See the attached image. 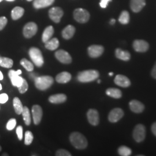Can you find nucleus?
<instances>
[{
  "label": "nucleus",
  "instance_id": "f257e3e1",
  "mask_svg": "<svg viewBox=\"0 0 156 156\" xmlns=\"http://www.w3.org/2000/svg\"><path fill=\"white\" fill-rule=\"evenodd\" d=\"M69 140L74 147L77 149H84L87 147V140L83 134L74 132L70 135Z\"/></svg>",
  "mask_w": 156,
  "mask_h": 156
},
{
  "label": "nucleus",
  "instance_id": "f03ea898",
  "mask_svg": "<svg viewBox=\"0 0 156 156\" xmlns=\"http://www.w3.org/2000/svg\"><path fill=\"white\" fill-rule=\"evenodd\" d=\"M100 76L98 71L94 69L86 70L79 73L77 76L78 81L82 83H88L94 81Z\"/></svg>",
  "mask_w": 156,
  "mask_h": 156
},
{
  "label": "nucleus",
  "instance_id": "7ed1b4c3",
  "mask_svg": "<svg viewBox=\"0 0 156 156\" xmlns=\"http://www.w3.org/2000/svg\"><path fill=\"white\" fill-rule=\"evenodd\" d=\"M35 85L38 89L46 90L49 89L53 84V78L50 76H37L34 79Z\"/></svg>",
  "mask_w": 156,
  "mask_h": 156
},
{
  "label": "nucleus",
  "instance_id": "20e7f679",
  "mask_svg": "<svg viewBox=\"0 0 156 156\" xmlns=\"http://www.w3.org/2000/svg\"><path fill=\"white\" fill-rule=\"evenodd\" d=\"M29 56L34 64L38 67H41L44 63V60L41 51L37 48H31L29 50Z\"/></svg>",
  "mask_w": 156,
  "mask_h": 156
},
{
  "label": "nucleus",
  "instance_id": "39448f33",
  "mask_svg": "<svg viewBox=\"0 0 156 156\" xmlns=\"http://www.w3.org/2000/svg\"><path fill=\"white\" fill-rule=\"evenodd\" d=\"M74 19L80 23H85L88 22L90 19L89 12L82 8H78L73 12Z\"/></svg>",
  "mask_w": 156,
  "mask_h": 156
},
{
  "label": "nucleus",
  "instance_id": "423d86ee",
  "mask_svg": "<svg viewBox=\"0 0 156 156\" xmlns=\"http://www.w3.org/2000/svg\"><path fill=\"white\" fill-rule=\"evenodd\" d=\"M22 72L20 69H19L17 71L12 69L9 71L8 75L11 79L12 84L13 86L19 87L22 85L24 79L19 76L22 74Z\"/></svg>",
  "mask_w": 156,
  "mask_h": 156
},
{
  "label": "nucleus",
  "instance_id": "0eeeda50",
  "mask_svg": "<svg viewBox=\"0 0 156 156\" xmlns=\"http://www.w3.org/2000/svg\"><path fill=\"white\" fill-rule=\"evenodd\" d=\"M146 128L142 124H138L135 126L133 131V137L136 142L140 143L145 140Z\"/></svg>",
  "mask_w": 156,
  "mask_h": 156
},
{
  "label": "nucleus",
  "instance_id": "6e6552de",
  "mask_svg": "<svg viewBox=\"0 0 156 156\" xmlns=\"http://www.w3.org/2000/svg\"><path fill=\"white\" fill-rule=\"evenodd\" d=\"M37 30L38 27L35 23H28L23 28L24 36L27 38H30L36 34Z\"/></svg>",
  "mask_w": 156,
  "mask_h": 156
},
{
  "label": "nucleus",
  "instance_id": "1a4fd4ad",
  "mask_svg": "<svg viewBox=\"0 0 156 156\" xmlns=\"http://www.w3.org/2000/svg\"><path fill=\"white\" fill-rule=\"evenodd\" d=\"M124 115V113L121 108H116L112 109L108 115V120L111 123H116L119 121Z\"/></svg>",
  "mask_w": 156,
  "mask_h": 156
},
{
  "label": "nucleus",
  "instance_id": "9d476101",
  "mask_svg": "<svg viewBox=\"0 0 156 156\" xmlns=\"http://www.w3.org/2000/svg\"><path fill=\"white\" fill-rule=\"evenodd\" d=\"M56 58L63 64H70L72 62V57L65 50H59L55 53Z\"/></svg>",
  "mask_w": 156,
  "mask_h": 156
},
{
  "label": "nucleus",
  "instance_id": "9b49d317",
  "mask_svg": "<svg viewBox=\"0 0 156 156\" xmlns=\"http://www.w3.org/2000/svg\"><path fill=\"white\" fill-rule=\"evenodd\" d=\"M49 15L51 20L58 23L60 22L62 16H63V11L59 7H53L49 10Z\"/></svg>",
  "mask_w": 156,
  "mask_h": 156
},
{
  "label": "nucleus",
  "instance_id": "f8f14e48",
  "mask_svg": "<svg viewBox=\"0 0 156 156\" xmlns=\"http://www.w3.org/2000/svg\"><path fill=\"white\" fill-rule=\"evenodd\" d=\"M104 51V48L101 45H91L88 48V53L92 58H97L101 56Z\"/></svg>",
  "mask_w": 156,
  "mask_h": 156
},
{
  "label": "nucleus",
  "instance_id": "ddd939ff",
  "mask_svg": "<svg viewBox=\"0 0 156 156\" xmlns=\"http://www.w3.org/2000/svg\"><path fill=\"white\" fill-rule=\"evenodd\" d=\"M32 115L33 118L34 123L36 125L39 124L41 122L43 115V111L42 108L38 105H34L32 108Z\"/></svg>",
  "mask_w": 156,
  "mask_h": 156
},
{
  "label": "nucleus",
  "instance_id": "4468645a",
  "mask_svg": "<svg viewBox=\"0 0 156 156\" xmlns=\"http://www.w3.org/2000/svg\"><path fill=\"white\" fill-rule=\"evenodd\" d=\"M87 117L88 121L92 126H97L100 122V117L98 112L93 109H89L87 113Z\"/></svg>",
  "mask_w": 156,
  "mask_h": 156
},
{
  "label": "nucleus",
  "instance_id": "2eb2a0df",
  "mask_svg": "<svg viewBox=\"0 0 156 156\" xmlns=\"http://www.w3.org/2000/svg\"><path fill=\"white\" fill-rule=\"evenodd\" d=\"M133 48L136 51L143 53L149 49V45L144 40L136 39L133 42Z\"/></svg>",
  "mask_w": 156,
  "mask_h": 156
},
{
  "label": "nucleus",
  "instance_id": "dca6fc26",
  "mask_svg": "<svg viewBox=\"0 0 156 156\" xmlns=\"http://www.w3.org/2000/svg\"><path fill=\"white\" fill-rule=\"evenodd\" d=\"M114 82L117 86L126 88L131 85V82L127 76L123 75H117L114 80Z\"/></svg>",
  "mask_w": 156,
  "mask_h": 156
},
{
  "label": "nucleus",
  "instance_id": "f3484780",
  "mask_svg": "<svg viewBox=\"0 0 156 156\" xmlns=\"http://www.w3.org/2000/svg\"><path fill=\"white\" fill-rule=\"evenodd\" d=\"M129 106L131 111L136 113H140L142 112L145 109L144 105L142 102L135 100L131 101L129 103Z\"/></svg>",
  "mask_w": 156,
  "mask_h": 156
},
{
  "label": "nucleus",
  "instance_id": "a211bd4d",
  "mask_svg": "<svg viewBox=\"0 0 156 156\" xmlns=\"http://www.w3.org/2000/svg\"><path fill=\"white\" fill-rule=\"evenodd\" d=\"M145 5V0H131L130 2L131 10L135 13L140 11Z\"/></svg>",
  "mask_w": 156,
  "mask_h": 156
},
{
  "label": "nucleus",
  "instance_id": "6ab92c4d",
  "mask_svg": "<svg viewBox=\"0 0 156 156\" xmlns=\"http://www.w3.org/2000/svg\"><path fill=\"white\" fill-rule=\"evenodd\" d=\"M71 79V75L68 72H62L58 74L56 77V82L58 83H67Z\"/></svg>",
  "mask_w": 156,
  "mask_h": 156
},
{
  "label": "nucleus",
  "instance_id": "aec40b11",
  "mask_svg": "<svg viewBox=\"0 0 156 156\" xmlns=\"http://www.w3.org/2000/svg\"><path fill=\"white\" fill-rule=\"evenodd\" d=\"M67 100V96L64 94H57L51 95L49 101L52 104H61Z\"/></svg>",
  "mask_w": 156,
  "mask_h": 156
},
{
  "label": "nucleus",
  "instance_id": "412c9836",
  "mask_svg": "<svg viewBox=\"0 0 156 156\" xmlns=\"http://www.w3.org/2000/svg\"><path fill=\"white\" fill-rule=\"evenodd\" d=\"M115 55L117 58L125 62L129 60L131 58V55L128 51L122 50L119 48L117 49L115 51Z\"/></svg>",
  "mask_w": 156,
  "mask_h": 156
},
{
  "label": "nucleus",
  "instance_id": "4be33fe9",
  "mask_svg": "<svg viewBox=\"0 0 156 156\" xmlns=\"http://www.w3.org/2000/svg\"><path fill=\"white\" fill-rule=\"evenodd\" d=\"M75 33V28L72 25H68L62 31V36L66 39H71Z\"/></svg>",
  "mask_w": 156,
  "mask_h": 156
},
{
  "label": "nucleus",
  "instance_id": "5701e85b",
  "mask_svg": "<svg viewBox=\"0 0 156 156\" xmlns=\"http://www.w3.org/2000/svg\"><path fill=\"white\" fill-rule=\"evenodd\" d=\"M54 1L55 0H35L34 1V6L37 9L46 8L51 5Z\"/></svg>",
  "mask_w": 156,
  "mask_h": 156
},
{
  "label": "nucleus",
  "instance_id": "b1692460",
  "mask_svg": "<svg viewBox=\"0 0 156 156\" xmlns=\"http://www.w3.org/2000/svg\"><path fill=\"white\" fill-rule=\"evenodd\" d=\"M53 34H54L53 27L51 26L47 27L45 28L44 33L42 34V41L44 43H46L47 41H48L49 39H51Z\"/></svg>",
  "mask_w": 156,
  "mask_h": 156
},
{
  "label": "nucleus",
  "instance_id": "393cba45",
  "mask_svg": "<svg viewBox=\"0 0 156 156\" xmlns=\"http://www.w3.org/2000/svg\"><path fill=\"white\" fill-rule=\"evenodd\" d=\"M106 95L113 98H120L122 97L121 90L116 88H109L106 90Z\"/></svg>",
  "mask_w": 156,
  "mask_h": 156
},
{
  "label": "nucleus",
  "instance_id": "a878e982",
  "mask_svg": "<svg viewBox=\"0 0 156 156\" xmlns=\"http://www.w3.org/2000/svg\"><path fill=\"white\" fill-rule=\"evenodd\" d=\"M59 46V41L56 38L50 39L45 43V48L50 50H55Z\"/></svg>",
  "mask_w": 156,
  "mask_h": 156
},
{
  "label": "nucleus",
  "instance_id": "bb28decb",
  "mask_svg": "<svg viewBox=\"0 0 156 156\" xmlns=\"http://www.w3.org/2000/svg\"><path fill=\"white\" fill-rule=\"evenodd\" d=\"M24 13V9L20 6H16L13 8V9L12 11L11 17L12 18L16 20L20 19Z\"/></svg>",
  "mask_w": 156,
  "mask_h": 156
},
{
  "label": "nucleus",
  "instance_id": "cd10ccee",
  "mask_svg": "<svg viewBox=\"0 0 156 156\" xmlns=\"http://www.w3.org/2000/svg\"><path fill=\"white\" fill-rule=\"evenodd\" d=\"M13 107H14L15 112L17 114V115L22 114L23 106L22 104V102L20 101V99L18 97H15L13 98Z\"/></svg>",
  "mask_w": 156,
  "mask_h": 156
},
{
  "label": "nucleus",
  "instance_id": "c85d7f7f",
  "mask_svg": "<svg viewBox=\"0 0 156 156\" xmlns=\"http://www.w3.org/2000/svg\"><path fill=\"white\" fill-rule=\"evenodd\" d=\"M22 114L23 117V119H24L25 124L27 126L30 125L31 122V115H30V111H29V109H28V108L27 106H23Z\"/></svg>",
  "mask_w": 156,
  "mask_h": 156
},
{
  "label": "nucleus",
  "instance_id": "c756f323",
  "mask_svg": "<svg viewBox=\"0 0 156 156\" xmlns=\"http://www.w3.org/2000/svg\"><path fill=\"white\" fill-rule=\"evenodd\" d=\"M13 60L8 57H0V66L6 68H10L13 66Z\"/></svg>",
  "mask_w": 156,
  "mask_h": 156
},
{
  "label": "nucleus",
  "instance_id": "7c9ffc66",
  "mask_svg": "<svg viewBox=\"0 0 156 156\" xmlns=\"http://www.w3.org/2000/svg\"><path fill=\"white\" fill-rule=\"evenodd\" d=\"M118 153L120 156H129L131 154L132 151L127 146H122L118 149Z\"/></svg>",
  "mask_w": 156,
  "mask_h": 156
},
{
  "label": "nucleus",
  "instance_id": "2f4dec72",
  "mask_svg": "<svg viewBox=\"0 0 156 156\" xmlns=\"http://www.w3.org/2000/svg\"><path fill=\"white\" fill-rule=\"evenodd\" d=\"M119 22L122 24H127L129 22V15L127 11H124L122 12L119 18Z\"/></svg>",
  "mask_w": 156,
  "mask_h": 156
},
{
  "label": "nucleus",
  "instance_id": "473e14b6",
  "mask_svg": "<svg viewBox=\"0 0 156 156\" xmlns=\"http://www.w3.org/2000/svg\"><path fill=\"white\" fill-rule=\"evenodd\" d=\"M20 64L28 72L33 71L34 65L31 62L28 61V60L26 58H23L20 61Z\"/></svg>",
  "mask_w": 156,
  "mask_h": 156
},
{
  "label": "nucleus",
  "instance_id": "72a5a7b5",
  "mask_svg": "<svg viewBox=\"0 0 156 156\" xmlns=\"http://www.w3.org/2000/svg\"><path fill=\"white\" fill-rule=\"evenodd\" d=\"M33 139L34 136L33 133L30 131H27L25 133V139H24L25 145H31L33 141Z\"/></svg>",
  "mask_w": 156,
  "mask_h": 156
},
{
  "label": "nucleus",
  "instance_id": "f704fd0d",
  "mask_svg": "<svg viewBox=\"0 0 156 156\" xmlns=\"http://www.w3.org/2000/svg\"><path fill=\"white\" fill-rule=\"evenodd\" d=\"M19 91L21 94H24V93H26L28 89V84L27 83V82L24 79H23V82L22 85L18 87Z\"/></svg>",
  "mask_w": 156,
  "mask_h": 156
},
{
  "label": "nucleus",
  "instance_id": "c9c22d12",
  "mask_svg": "<svg viewBox=\"0 0 156 156\" xmlns=\"http://www.w3.org/2000/svg\"><path fill=\"white\" fill-rule=\"evenodd\" d=\"M16 125V120L15 119H10L6 124V129L9 131L13 129Z\"/></svg>",
  "mask_w": 156,
  "mask_h": 156
},
{
  "label": "nucleus",
  "instance_id": "e433bc0d",
  "mask_svg": "<svg viewBox=\"0 0 156 156\" xmlns=\"http://www.w3.org/2000/svg\"><path fill=\"white\" fill-rule=\"evenodd\" d=\"M57 156H71V154L65 149H59L56 153Z\"/></svg>",
  "mask_w": 156,
  "mask_h": 156
},
{
  "label": "nucleus",
  "instance_id": "4c0bfd02",
  "mask_svg": "<svg viewBox=\"0 0 156 156\" xmlns=\"http://www.w3.org/2000/svg\"><path fill=\"white\" fill-rule=\"evenodd\" d=\"M8 22V20L5 17H0V31L2 30L5 27Z\"/></svg>",
  "mask_w": 156,
  "mask_h": 156
},
{
  "label": "nucleus",
  "instance_id": "58836bf2",
  "mask_svg": "<svg viewBox=\"0 0 156 156\" xmlns=\"http://www.w3.org/2000/svg\"><path fill=\"white\" fill-rule=\"evenodd\" d=\"M16 134L18 139L21 140L23 139V127L21 126H18L16 128Z\"/></svg>",
  "mask_w": 156,
  "mask_h": 156
},
{
  "label": "nucleus",
  "instance_id": "ea45409f",
  "mask_svg": "<svg viewBox=\"0 0 156 156\" xmlns=\"http://www.w3.org/2000/svg\"><path fill=\"white\" fill-rule=\"evenodd\" d=\"M8 100V96L5 93H3L0 94V103L5 104L7 101Z\"/></svg>",
  "mask_w": 156,
  "mask_h": 156
},
{
  "label": "nucleus",
  "instance_id": "a19ab883",
  "mask_svg": "<svg viewBox=\"0 0 156 156\" xmlns=\"http://www.w3.org/2000/svg\"><path fill=\"white\" fill-rule=\"evenodd\" d=\"M111 1L112 0H101L100 3L101 7L102 8H105L108 6L109 2Z\"/></svg>",
  "mask_w": 156,
  "mask_h": 156
},
{
  "label": "nucleus",
  "instance_id": "79ce46f5",
  "mask_svg": "<svg viewBox=\"0 0 156 156\" xmlns=\"http://www.w3.org/2000/svg\"><path fill=\"white\" fill-rule=\"evenodd\" d=\"M151 129L153 134H154L156 136V122L152 124Z\"/></svg>",
  "mask_w": 156,
  "mask_h": 156
},
{
  "label": "nucleus",
  "instance_id": "37998d69",
  "mask_svg": "<svg viewBox=\"0 0 156 156\" xmlns=\"http://www.w3.org/2000/svg\"><path fill=\"white\" fill-rule=\"evenodd\" d=\"M151 76H153V78L156 79V62L154 66L153 67V69H152V71H151Z\"/></svg>",
  "mask_w": 156,
  "mask_h": 156
},
{
  "label": "nucleus",
  "instance_id": "c03bdc74",
  "mask_svg": "<svg viewBox=\"0 0 156 156\" xmlns=\"http://www.w3.org/2000/svg\"><path fill=\"white\" fill-rule=\"evenodd\" d=\"M115 22H116V20L114 19H111V22H110V23H111V24L113 25V24H114L115 23Z\"/></svg>",
  "mask_w": 156,
  "mask_h": 156
},
{
  "label": "nucleus",
  "instance_id": "a18cd8bd",
  "mask_svg": "<svg viewBox=\"0 0 156 156\" xmlns=\"http://www.w3.org/2000/svg\"><path fill=\"white\" fill-rule=\"evenodd\" d=\"M3 78H4L3 74H2V73H1V71H0V80H2V79H3Z\"/></svg>",
  "mask_w": 156,
  "mask_h": 156
},
{
  "label": "nucleus",
  "instance_id": "49530a36",
  "mask_svg": "<svg viewBox=\"0 0 156 156\" xmlns=\"http://www.w3.org/2000/svg\"><path fill=\"white\" fill-rule=\"evenodd\" d=\"M109 76H113V73H109Z\"/></svg>",
  "mask_w": 156,
  "mask_h": 156
},
{
  "label": "nucleus",
  "instance_id": "de8ad7c7",
  "mask_svg": "<svg viewBox=\"0 0 156 156\" xmlns=\"http://www.w3.org/2000/svg\"><path fill=\"white\" fill-rule=\"evenodd\" d=\"M2 156H8V154H7V153H4L3 154H2Z\"/></svg>",
  "mask_w": 156,
  "mask_h": 156
},
{
  "label": "nucleus",
  "instance_id": "09e8293b",
  "mask_svg": "<svg viewBox=\"0 0 156 156\" xmlns=\"http://www.w3.org/2000/svg\"><path fill=\"white\" fill-rule=\"evenodd\" d=\"M97 82H98V83H101L100 80H97Z\"/></svg>",
  "mask_w": 156,
  "mask_h": 156
},
{
  "label": "nucleus",
  "instance_id": "8fccbe9b",
  "mask_svg": "<svg viewBox=\"0 0 156 156\" xmlns=\"http://www.w3.org/2000/svg\"><path fill=\"white\" fill-rule=\"evenodd\" d=\"M2 90V86H1V84L0 83V90Z\"/></svg>",
  "mask_w": 156,
  "mask_h": 156
},
{
  "label": "nucleus",
  "instance_id": "3c124183",
  "mask_svg": "<svg viewBox=\"0 0 156 156\" xmlns=\"http://www.w3.org/2000/svg\"><path fill=\"white\" fill-rule=\"evenodd\" d=\"M6 1H13L15 0H6Z\"/></svg>",
  "mask_w": 156,
  "mask_h": 156
},
{
  "label": "nucleus",
  "instance_id": "603ef678",
  "mask_svg": "<svg viewBox=\"0 0 156 156\" xmlns=\"http://www.w3.org/2000/svg\"><path fill=\"white\" fill-rule=\"evenodd\" d=\"M1 149H1V146H0V151H1Z\"/></svg>",
  "mask_w": 156,
  "mask_h": 156
},
{
  "label": "nucleus",
  "instance_id": "864d4df0",
  "mask_svg": "<svg viewBox=\"0 0 156 156\" xmlns=\"http://www.w3.org/2000/svg\"><path fill=\"white\" fill-rule=\"evenodd\" d=\"M28 1H33V0H27Z\"/></svg>",
  "mask_w": 156,
  "mask_h": 156
},
{
  "label": "nucleus",
  "instance_id": "5fc2aeb1",
  "mask_svg": "<svg viewBox=\"0 0 156 156\" xmlns=\"http://www.w3.org/2000/svg\"><path fill=\"white\" fill-rule=\"evenodd\" d=\"M2 1V0H0V2H1Z\"/></svg>",
  "mask_w": 156,
  "mask_h": 156
},
{
  "label": "nucleus",
  "instance_id": "6e6d98bb",
  "mask_svg": "<svg viewBox=\"0 0 156 156\" xmlns=\"http://www.w3.org/2000/svg\"><path fill=\"white\" fill-rule=\"evenodd\" d=\"M0 57H1V56H0Z\"/></svg>",
  "mask_w": 156,
  "mask_h": 156
}]
</instances>
